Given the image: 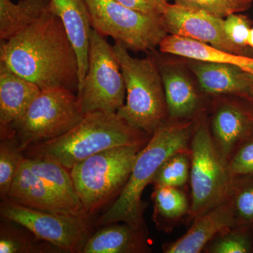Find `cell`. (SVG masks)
I'll return each instance as SVG.
<instances>
[{"mask_svg":"<svg viewBox=\"0 0 253 253\" xmlns=\"http://www.w3.org/2000/svg\"><path fill=\"white\" fill-rule=\"evenodd\" d=\"M0 62L41 89L64 87L77 94L76 50L61 20L50 9L13 38L1 41Z\"/></svg>","mask_w":253,"mask_h":253,"instance_id":"6da1fadb","label":"cell"},{"mask_svg":"<svg viewBox=\"0 0 253 253\" xmlns=\"http://www.w3.org/2000/svg\"><path fill=\"white\" fill-rule=\"evenodd\" d=\"M196 120L168 119L151 136L136 156L129 179L116 201L94 222L104 226L112 223L144 224V203L141 196L168 158L190 150Z\"/></svg>","mask_w":253,"mask_h":253,"instance_id":"7a4b0ae2","label":"cell"},{"mask_svg":"<svg viewBox=\"0 0 253 253\" xmlns=\"http://www.w3.org/2000/svg\"><path fill=\"white\" fill-rule=\"evenodd\" d=\"M150 138L128 125L117 113L98 111L84 115L81 122L63 135L33 145L23 154L25 158L54 161L70 171L101 151L126 145H146Z\"/></svg>","mask_w":253,"mask_h":253,"instance_id":"3957f363","label":"cell"},{"mask_svg":"<svg viewBox=\"0 0 253 253\" xmlns=\"http://www.w3.org/2000/svg\"><path fill=\"white\" fill-rule=\"evenodd\" d=\"M115 53L122 71L126 103L118 116L132 127L151 136L169 119L162 76L156 60L134 58L121 43L116 42Z\"/></svg>","mask_w":253,"mask_h":253,"instance_id":"277c9868","label":"cell"},{"mask_svg":"<svg viewBox=\"0 0 253 253\" xmlns=\"http://www.w3.org/2000/svg\"><path fill=\"white\" fill-rule=\"evenodd\" d=\"M145 145L117 146L93 155L70 170L80 201L91 216L119 196Z\"/></svg>","mask_w":253,"mask_h":253,"instance_id":"5b68a950","label":"cell"},{"mask_svg":"<svg viewBox=\"0 0 253 253\" xmlns=\"http://www.w3.org/2000/svg\"><path fill=\"white\" fill-rule=\"evenodd\" d=\"M84 116L74 91L64 87L45 88L17 122L1 131V138L14 136L23 152L33 145L63 135Z\"/></svg>","mask_w":253,"mask_h":253,"instance_id":"8992f818","label":"cell"},{"mask_svg":"<svg viewBox=\"0 0 253 253\" xmlns=\"http://www.w3.org/2000/svg\"><path fill=\"white\" fill-rule=\"evenodd\" d=\"M190 152L191 201L187 221L194 220L227 199L233 185L226 164L204 119L196 122Z\"/></svg>","mask_w":253,"mask_h":253,"instance_id":"52a82bcc","label":"cell"},{"mask_svg":"<svg viewBox=\"0 0 253 253\" xmlns=\"http://www.w3.org/2000/svg\"><path fill=\"white\" fill-rule=\"evenodd\" d=\"M126 89L113 46L102 35L91 30L89 64L77 100L83 115L93 112L117 113L124 104Z\"/></svg>","mask_w":253,"mask_h":253,"instance_id":"ba28073f","label":"cell"},{"mask_svg":"<svg viewBox=\"0 0 253 253\" xmlns=\"http://www.w3.org/2000/svg\"><path fill=\"white\" fill-rule=\"evenodd\" d=\"M91 27L134 51H147L159 46L168 33L161 16L146 14L116 0H85Z\"/></svg>","mask_w":253,"mask_h":253,"instance_id":"9c48e42d","label":"cell"},{"mask_svg":"<svg viewBox=\"0 0 253 253\" xmlns=\"http://www.w3.org/2000/svg\"><path fill=\"white\" fill-rule=\"evenodd\" d=\"M0 213L5 220L23 226L38 239L65 253H81L94 233L90 216L38 211L7 198L1 199Z\"/></svg>","mask_w":253,"mask_h":253,"instance_id":"30bf717a","label":"cell"},{"mask_svg":"<svg viewBox=\"0 0 253 253\" xmlns=\"http://www.w3.org/2000/svg\"><path fill=\"white\" fill-rule=\"evenodd\" d=\"M161 20L168 34L191 38L232 54L243 55L226 38L223 28L224 18L169 4Z\"/></svg>","mask_w":253,"mask_h":253,"instance_id":"8fae6325","label":"cell"},{"mask_svg":"<svg viewBox=\"0 0 253 253\" xmlns=\"http://www.w3.org/2000/svg\"><path fill=\"white\" fill-rule=\"evenodd\" d=\"M237 226L230 200L224 201L194 219L184 235L163 246L166 253H199L221 231Z\"/></svg>","mask_w":253,"mask_h":253,"instance_id":"7c38bea8","label":"cell"},{"mask_svg":"<svg viewBox=\"0 0 253 253\" xmlns=\"http://www.w3.org/2000/svg\"><path fill=\"white\" fill-rule=\"evenodd\" d=\"M251 126L249 113L236 103L224 101L216 107L210 130L214 145L226 165L236 150L246 140Z\"/></svg>","mask_w":253,"mask_h":253,"instance_id":"4fadbf2b","label":"cell"},{"mask_svg":"<svg viewBox=\"0 0 253 253\" xmlns=\"http://www.w3.org/2000/svg\"><path fill=\"white\" fill-rule=\"evenodd\" d=\"M49 9L61 20L76 50L79 66V89L88 69L89 39L92 30L85 0H49Z\"/></svg>","mask_w":253,"mask_h":253,"instance_id":"5bb4252c","label":"cell"},{"mask_svg":"<svg viewBox=\"0 0 253 253\" xmlns=\"http://www.w3.org/2000/svg\"><path fill=\"white\" fill-rule=\"evenodd\" d=\"M7 199L32 209L44 212L84 214L78 212L55 194L39 176L32 172L24 160L15 177Z\"/></svg>","mask_w":253,"mask_h":253,"instance_id":"9a60e30c","label":"cell"},{"mask_svg":"<svg viewBox=\"0 0 253 253\" xmlns=\"http://www.w3.org/2000/svg\"><path fill=\"white\" fill-rule=\"evenodd\" d=\"M151 249L144 224L103 226L86 241L81 253H146Z\"/></svg>","mask_w":253,"mask_h":253,"instance_id":"2e32d148","label":"cell"},{"mask_svg":"<svg viewBox=\"0 0 253 253\" xmlns=\"http://www.w3.org/2000/svg\"><path fill=\"white\" fill-rule=\"evenodd\" d=\"M41 91L34 83L0 62V130L17 122Z\"/></svg>","mask_w":253,"mask_h":253,"instance_id":"e0dca14e","label":"cell"},{"mask_svg":"<svg viewBox=\"0 0 253 253\" xmlns=\"http://www.w3.org/2000/svg\"><path fill=\"white\" fill-rule=\"evenodd\" d=\"M192 71L206 94L253 96L247 72L234 65L199 61L193 65Z\"/></svg>","mask_w":253,"mask_h":253,"instance_id":"ac0fdd59","label":"cell"},{"mask_svg":"<svg viewBox=\"0 0 253 253\" xmlns=\"http://www.w3.org/2000/svg\"><path fill=\"white\" fill-rule=\"evenodd\" d=\"M160 51L202 62L226 63L253 74V58L232 54L203 42L185 37L167 35L159 44Z\"/></svg>","mask_w":253,"mask_h":253,"instance_id":"d6986e66","label":"cell"},{"mask_svg":"<svg viewBox=\"0 0 253 253\" xmlns=\"http://www.w3.org/2000/svg\"><path fill=\"white\" fill-rule=\"evenodd\" d=\"M160 68L169 119L192 120L201 101L192 83L180 68L172 65Z\"/></svg>","mask_w":253,"mask_h":253,"instance_id":"ffe728a7","label":"cell"},{"mask_svg":"<svg viewBox=\"0 0 253 253\" xmlns=\"http://www.w3.org/2000/svg\"><path fill=\"white\" fill-rule=\"evenodd\" d=\"M49 9V0H0V39L13 38Z\"/></svg>","mask_w":253,"mask_h":253,"instance_id":"44dd1931","label":"cell"},{"mask_svg":"<svg viewBox=\"0 0 253 253\" xmlns=\"http://www.w3.org/2000/svg\"><path fill=\"white\" fill-rule=\"evenodd\" d=\"M24 162L32 172L39 176L55 194L78 212L87 214L82 206L68 169L50 160L25 158Z\"/></svg>","mask_w":253,"mask_h":253,"instance_id":"7402d4cb","label":"cell"},{"mask_svg":"<svg viewBox=\"0 0 253 253\" xmlns=\"http://www.w3.org/2000/svg\"><path fill=\"white\" fill-rule=\"evenodd\" d=\"M153 219L158 227L167 231L172 224L189 216L191 204L179 187L154 185Z\"/></svg>","mask_w":253,"mask_h":253,"instance_id":"603a6c76","label":"cell"},{"mask_svg":"<svg viewBox=\"0 0 253 253\" xmlns=\"http://www.w3.org/2000/svg\"><path fill=\"white\" fill-rule=\"evenodd\" d=\"M25 156L14 136L1 138L0 144V196L7 198Z\"/></svg>","mask_w":253,"mask_h":253,"instance_id":"cb8c5ba5","label":"cell"},{"mask_svg":"<svg viewBox=\"0 0 253 253\" xmlns=\"http://www.w3.org/2000/svg\"><path fill=\"white\" fill-rule=\"evenodd\" d=\"M191 152L181 151L168 158L156 173L154 185L182 187L189 181Z\"/></svg>","mask_w":253,"mask_h":253,"instance_id":"d4e9b609","label":"cell"},{"mask_svg":"<svg viewBox=\"0 0 253 253\" xmlns=\"http://www.w3.org/2000/svg\"><path fill=\"white\" fill-rule=\"evenodd\" d=\"M176 5L224 18L251 8V0H174Z\"/></svg>","mask_w":253,"mask_h":253,"instance_id":"484cf974","label":"cell"},{"mask_svg":"<svg viewBox=\"0 0 253 253\" xmlns=\"http://www.w3.org/2000/svg\"><path fill=\"white\" fill-rule=\"evenodd\" d=\"M236 226L221 231L208 244L205 253H247L251 250L248 236L236 229Z\"/></svg>","mask_w":253,"mask_h":253,"instance_id":"4316f807","label":"cell"},{"mask_svg":"<svg viewBox=\"0 0 253 253\" xmlns=\"http://www.w3.org/2000/svg\"><path fill=\"white\" fill-rule=\"evenodd\" d=\"M228 198L232 205L237 225L253 221V183L240 186L234 181Z\"/></svg>","mask_w":253,"mask_h":253,"instance_id":"83f0119b","label":"cell"},{"mask_svg":"<svg viewBox=\"0 0 253 253\" xmlns=\"http://www.w3.org/2000/svg\"><path fill=\"white\" fill-rule=\"evenodd\" d=\"M251 21L245 15L231 14L224 18L223 28L226 38L241 51L248 46V39L251 31Z\"/></svg>","mask_w":253,"mask_h":253,"instance_id":"f1b7e54d","label":"cell"},{"mask_svg":"<svg viewBox=\"0 0 253 253\" xmlns=\"http://www.w3.org/2000/svg\"><path fill=\"white\" fill-rule=\"evenodd\" d=\"M9 226H1L0 236V253H43L49 249L41 248V245L35 244L27 237L20 234L18 231L11 230Z\"/></svg>","mask_w":253,"mask_h":253,"instance_id":"f546056e","label":"cell"},{"mask_svg":"<svg viewBox=\"0 0 253 253\" xmlns=\"http://www.w3.org/2000/svg\"><path fill=\"white\" fill-rule=\"evenodd\" d=\"M226 167L233 182L240 177L253 174V139L245 141L236 150Z\"/></svg>","mask_w":253,"mask_h":253,"instance_id":"4dcf8cb0","label":"cell"},{"mask_svg":"<svg viewBox=\"0 0 253 253\" xmlns=\"http://www.w3.org/2000/svg\"><path fill=\"white\" fill-rule=\"evenodd\" d=\"M125 6L146 14L162 16L169 4V0H116Z\"/></svg>","mask_w":253,"mask_h":253,"instance_id":"1f68e13d","label":"cell"},{"mask_svg":"<svg viewBox=\"0 0 253 253\" xmlns=\"http://www.w3.org/2000/svg\"><path fill=\"white\" fill-rule=\"evenodd\" d=\"M248 46L253 49V28L250 31L249 39H248Z\"/></svg>","mask_w":253,"mask_h":253,"instance_id":"d6a6232c","label":"cell"},{"mask_svg":"<svg viewBox=\"0 0 253 253\" xmlns=\"http://www.w3.org/2000/svg\"><path fill=\"white\" fill-rule=\"evenodd\" d=\"M247 76L249 78V81H251V84L253 86V74H251V73H247Z\"/></svg>","mask_w":253,"mask_h":253,"instance_id":"836d02e7","label":"cell"},{"mask_svg":"<svg viewBox=\"0 0 253 253\" xmlns=\"http://www.w3.org/2000/svg\"><path fill=\"white\" fill-rule=\"evenodd\" d=\"M251 1H253V0H251Z\"/></svg>","mask_w":253,"mask_h":253,"instance_id":"e575fe53","label":"cell"}]
</instances>
